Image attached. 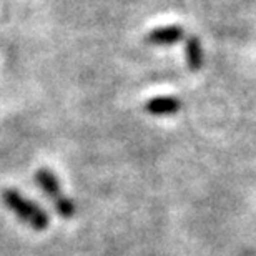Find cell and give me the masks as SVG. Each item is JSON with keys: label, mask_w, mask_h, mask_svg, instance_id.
<instances>
[{"label": "cell", "mask_w": 256, "mask_h": 256, "mask_svg": "<svg viewBox=\"0 0 256 256\" xmlns=\"http://www.w3.org/2000/svg\"><path fill=\"white\" fill-rule=\"evenodd\" d=\"M2 200L10 212H14L24 223H28L37 232H44L48 226V214L44 212L38 204H35L30 200L24 198L22 194L15 190H5L2 193Z\"/></svg>", "instance_id": "6da1fadb"}, {"label": "cell", "mask_w": 256, "mask_h": 256, "mask_svg": "<svg viewBox=\"0 0 256 256\" xmlns=\"http://www.w3.org/2000/svg\"><path fill=\"white\" fill-rule=\"evenodd\" d=\"M35 182L38 183V186L42 188L44 193L47 194L54 204L66 196L60 190V183L57 180V176L48 168H40V170H37V173H35Z\"/></svg>", "instance_id": "7a4b0ae2"}, {"label": "cell", "mask_w": 256, "mask_h": 256, "mask_svg": "<svg viewBox=\"0 0 256 256\" xmlns=\"http://www.w3.org/2000/svg\"><path fill=\"white\" fill-rule=\"evenodd\" d=\"M183 38V28L178 25H166V27L155 28L148 34L146 42L152 45H173Z\"/></svg>", "instance_id": "3957f363"}, {"label": "cell", "mask_w": 256, "mask_h": 256, "mask_svg": "<svg viewBox=\"0 0 256 256\" xmlns=\"http://www.w3.org/2000/svg\"><path fill=\"white\" fill-rule=\"evenodd\" d=\"M180 108H182V104H180V100L175 98V96H156V98H152L145 105V110L148 114L155 115V116L173 115Z\"/></svg>", "instance_id": "277c9868"}, {"label": "cell", "mask_w": 256, "mask_h": 256, "mask_svg": "<svg viewBox=\"0 0 256 256\" xmlns=\"http://www.w3.org/2000/svg\"><path fill=\"white\" fill-rule=\"evenodd\" d=\"M185 57L188 68L196 72L203 65V48L198 37H188L185 44Z\"/></svg>", "instance_id": "5b68a950"}]
</instances>
